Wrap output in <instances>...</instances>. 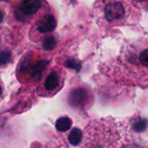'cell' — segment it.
Masks as SVG:
<instances>
[{
	"instance_id": "5b68a950",
	"label": "cell",
	"mask_w": 148,
	"mask_h": 148,
	"mask_svg": "<svg viewBox=\"0 0 148 148\" xmlns=\"http://www.w3.org/2000/svg\"><path fill=\"white\" fill-rule=\"evenodd\" d=\"M56 19L53 15L48 14L42 16L35 24L36 30L40 34H48L54 31L56 28Z\"/></svg>"
},
{
	"instance_id": "7c38bea8",
	"label": "cell",
	"mask_w": 148,
	"mask_h": 148,
	"mask_svg": "<svg viewBox=\"0 0 148 148\" xmlns=\"http://www.w3.org/2000/svg\"><path fill=\"white\" fill-rule=\"evenodd\" d=\"M10 53H7V51L6 52H2V54H1V62H2V63L4 64V63L8 62L9 60H10Z\"/></svg>"
},
{
	"instance_id": "30bf717a",
	"label": "cell",
	"mask_w": 148,
	"mask_h": 148,
	"mask_svg": "<svg viewBox=\"0 0 148 148\" xmlns=\"http://www.w3.org/2000/svg\"><path fill=\"white\" fill-rule=\"evenodd\" d=\"M147 121H146V120H140V121H138L134 123L133 127L137 132H142V131H144L147 128Z\"/></svg>"
},
{
	"instance_id": "3957f363",
	"label": "cell",
	"mask_w": 148,
	"mask_h": 148,
	"mask_svg": "<svg viewBox=\"0 0 148 148\" xmlns=\"http://www.w3.org/2000/svg\"><path fill=\"white\" fill-rule=\"evenodd\" d=\"M42 7V0H21L15 9L14 14L18 21H29L38 13Z\"/></svg>"
},
{
	"instance_id": "8fae6325",
	"label": "cell",
	"mask_w": 148,
	"mask_h": 148,
	"mask_svg": "<svg viewBox=\"0 0 148 148\" xmlns=\"http://www.w3.org/2000/svg\"><path fill=\"white\" fill-rule=\"evenodd\" d=\"M134 4L148 10V0H132Z\"/></svg>"
},
{
	"instance_id": "277c9868",
	"label": "cell",
	"mask_w": 148,
	"mask_h": 148,
	"mask_svg": "<svg viewBox=\"0 0 148 148\" xmlns=\"http://www.w3.org/2000/svg\"><path fill=\"white\" fill-rule=\"evenodd\" d=\"M90 102V92L84 88H76L69 95V103L76 108H83Z\"/></svg>"
},
{
	"instance_id": "7a4b0ae2",
	"label": "cell",
	"mask_w": 148,
	"mask_h": 148,
	"mask_svg": "<svg viewBox=\"0 0 148 148\" xmlns=\"http://www.w3.org/2000/svg\"><path fill=\"white\" fill-rule=\"evenodd\" d=\"M94 12L100 24L124 25L132 18V4L128 0H96Z\"/></svg>"
},
{
	"instance_id": "6da1fadb",
	"label": "cell",
	"mask_w": 148,
	"mask_h": 148,
	"mask_svg": "<svg viewBox=\"0 0 148 148\" xmlns=\"http://www.w3.org/2000/svg\"><path fill=\"white\" fill-rule=\"evenodd\" d=\"M120 75L138 85H148V41L126 44L117 58Z\"/></svg>"
},
{
	"instance_id": "8992f818",
	"label": "cell",
	"mask_w": 148,
	"mask_h": 148,
	"mask_svg": "<svg viewBox=\"0 0 148 148\" xmlns=\"http://www.w3.org/2000/svg\"><path fill=\"white\" fill-rule=\"evenodd\" d=\"M61 85V75L57 70H52L46 76L43 82V89L46 92H54L59 88Z\"/></svg>"
},
{
	"instance_id": "52a82bcc",
	"label": "cell",
	"mask_w": 148,
	"mask_h": 148,
	"mask_svg": "<svg viewBox=\"0 0 148 148\" xmlns=\"http://www.w3.org/2000/svg\"><path fill=\"white\" fill-rule=\"evenodd\" d=\"M82 140V132L79 128H73L69 136V141L72 146H77Z\"/></svg>"
},
{
	"instance_id": "4fadbf2b",
	"label": "cell",
	"mask_w": 148,
	"mask_h": 148,
	"mask_svg": "<svg viewBox=\"0 0 148 148\" xmlns=\"http://www.w3.org/2000/svg\"><path fill=\"white\" fill-rule=\"evenodd\" d=\"M67 66L69 67V68H73L75 69H79L81 68V65L79 63H77L75 61H72V60H69L67 62Z\"/></svg>"
},
{
	"instance_id": "ba28073f",
	"label": "cell",
	"mask_w": 148,
	"mask_h": 148,
	"mask_svg": "<svg viewBox=\"0 0 148 148\" xmlns=\"http://www.w3.org/2000/svg\"><path fill=\"white\" fill-rule=\"evenodd\" d=\"M72 125V121L68 117H62L57 120L56 122V128L59 132H66L68 131Z\"/></svg>"
},
{
	"instance_id": "9c48e42d",
	"label": "cell",
	"mask_w": 148,
	"mask_h": 148,
	"mask_svg": "<svg viewBox=\"0 0 148 148\" xmlns=\"http://www.w3.org/2000/svg\"><path fill=\"white\" fill-rule=\"evenodd\" d=\"M56 45V40L54 36H48L42 41V48L45 50H51Z\"/></svg>"
}]
</instances>
